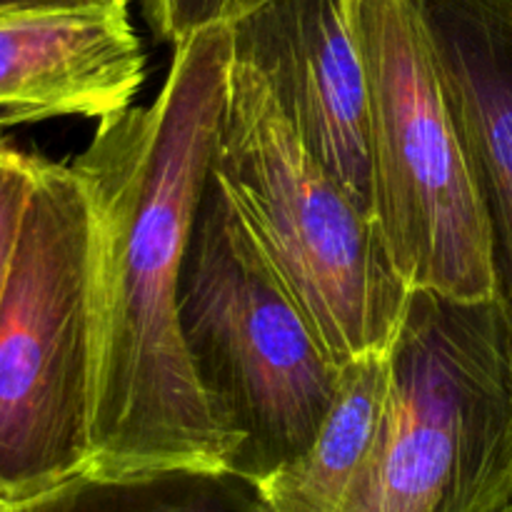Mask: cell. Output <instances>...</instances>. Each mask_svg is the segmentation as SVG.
Wrapping results in <instances>:
<instances>
[{
  "label": "cell",
  "instance_id": "cell-9",
  "mask_svg": "<svg viewBox=\"0 0 512 512\" xmlns=\"http://www.w3.org/2000/svg\"><path fill=\"white\" fill-rule=\"evenodd\" d=\"M145 55L128 8L0 15V128L130 108Z\"/></svg>",
  "mask_w": 512,
  "mask_h": 512
},
{
  "label": "cell",
  "instance_id": "cell-10",
  "mask_svg": "<svg viewBox=\"0 0 512 512\" xmlns=\"http://www.w3.org/2000/svg\"><path fill=\"white\" fill-rule=\"evenodd\" d=\"M390 388L388 353L340 365L328 415L300 458L258 483L273 512H340L373 453Z\"/></svg>",
  "mask_w": 512,
  "mask_h": 512
},
{
  "label": "cell",
  "instance_id": "cell-12",
  "mask_svg": "<svg viewBox=\"0 0 512 512\" xmlns=\"http://www.w3.org/2000/svg\"><path fill=\"white\" fill-rule=\"evenodd\" d=\"M30 185H33V158L10 148V153L0 160V295L8 278L10 255L18 238Z\"/></svg>",
  "mask_w": 512,
  "mask_h": 512
},
{
  "label": "cell",
  "instance_id": "cell-1",
  "mask_svg": "<svg viewBox=\"0 0 512 512\" xmlns=\"http://www.w3.org/2000/svg\"><path fill=\"white\" fill-rule=\"evenodd\" d=\"M158 98L98 120L70 163L93 220V465L103 475L228 470L180 330V273L210 178L230 70L223 23L195 30Z\"/></svg>",
  "mask_w": 512,
  "mask_h": 512
},
{
  "label": "cell",
  "instance_id": "cell-15",
  "mask_svg": "<svg viewBox=\"0 0 512 512\" xmlns=\"http://www.w3.org/2000/svg\"><path fill=\"white\" fill-rule=\"evenodd\" d=\"M8 153H10V148H8V145L3 143V140H0V160H3L5 155H8Z\"/></svg>",
  "mask_w": 512,
  "mask_h": 512
},
{
  "label": "cell",
  "instance_id": "cell-5",
  "mask_svg": "<svg viewBox=\"0 0 512 512\" xmlns=\"http://www.w3.org/2000/svg\"><path fill=\"white\" fill-rule=\"evenodd\" d=\"M93 220L70 165L33 158L0 295V500L93 465Z\"/></svg>",
  "mask_w": 512,
  "mask_h": 512
},
{
  "label": "cell",
  "instance_id": "cell-14",
  "mask_svg": "<svg viewBox=\"0 0 512 512\" xmlns=\"http://www.w3.org/2000/svg\"><path fill=\"white\" fill-rule=\"evenodd\" d=\"M130 0H0V15L75 13V10L128 8Z\"/></svg>",
  "mask_w": 512,
  "mask_h": 512
},
{
  "label": "cell",
  "instance_id": "cell-2",
  "mask_svg": "<svg viewBox=\"0 0 512 512\" xmlns=\"http://www.w3.org/2000/svg\"><path fill=\"white\" fill-rule=\"evenodd\" d=\"M210 173L328 353L340 365L388 353L413 290L375 220L310 153L265 80L233 58Z\"/></svg>",
  "mask_w": 512,
  "mask_h": 512
},
{
  "label": "cell",
  "instance_id": "cell-8",
  "mask_svg": "<svg viewBox=\"0 0 512 512\" xmlns=\"http://www.w3.org/2000/svg\"><path fill=\"white\" fill-rule=\"evenodd\" d=\"M468 150L512 345V0H415Z\"/></svg>",
  "mask_w": 512,
  "mask_h": 512
},
{
  "label": "cell",
  "instance_id": "cell-3",
  "mask_svg": "<svg viewBox=\"0 0 512 512\" xmlns=\"http://www.w3.org/2000/svg\"><path fill=\"white\" fill-rule=\"evenodd\" d=\"M388 358L383 423L340 512H503L512 345L495 298L413 290Z\"/></svg>",
  "mask_w": 512,
  "mask_h": 512
},
{
  "label": "cell",
  "instance_id": "cell-17",
  "mask_svg": "<svg viewBox=\"0 0 512 512\" xmlns=\"http://www.w3.org/2000/svg\"><path fill=\"white\" fill-rule=\"evenodd\" d=\"M3 505H5V503H3V500H0V510H3Z\"/></svg>",
  "mask_w": 512,
  "mask_h": 512
},
{
  "label": "cell",
  "instance_id": "cell-11",
  "mask_svg": "<svg viewBox=\"0 0 512 512\" xmlns=\"http://www.w3.org/2000/svg\"><path fill=\"white\" fill-rule=\"evenodd\" d=\"M0 512H273L258 485L228 470L75 475Z\"/></svg>",
  "mask_w": 512,
  "mask_h": 512
},
{
  "label": "cell",
  "instance_id": "cell-7",
  "mask_svg": "<svg viewBox=\"0 0 512 512\" xmlns=\"http://www.w3.org/2000/svg\"><path fill=\"white\" fill-rule=\"evenodd\" d=\"M230 58L253 68L310 153L373 218L368 85L345 0H225Z\"/></svg>",
  "mask_w": 512,
  "mask_h": 512
},
{
  "label": "cell",
  "instance_id": "cell-4",
  "mask_svg": "<svg viewBox=\"0 0 512 512\" xmlns=\"http://www.w3.org/2000/svg\"><path fill=\"white\" fill-rule=\"evenodd\" d=\"M178 310L195 378L235 448L230 473L263 483L313 443L340 363L263 263L213 173L185 250Z\"/></svg>",
  "mask_w": 512,
  "mask_h": 512
},
{
  "label": "cell",
  "instance_id": "cell-16",
  "mask_svg": "<svg viewBox=\"0 0 512 512\" xmlns=\"http://www.w3.org/2000/svg\"><path fill=\"white\" fill-rule=\"evenodd\" d=\"M503 512H512V503H510V505H508V508H505Z\"/></svg>",
  "mask_w": 512,
  "mask_h": 512
},
{
  "label": "cell",
  "instance_id": "cell-13",
  "mask_svg": "<svg viewBox=\"0 0 512 512\" xmlns=\"http://www.w3.org/2000/svg\"><path fill=\"white\" fill-rule=\"evenodd\" d=\"M225 0H143L145 20L155 38L165 43H183L195 30L218 23Z\"/></svg>",
  "mask_w": 512,
  "mask_h": 512
},
{
  "label": "cell",
  "instance_id": "cell-6",
  "mask_svg": "<svg viewBox=\"0 0 512 512\" xmlns=\"http://www.w3.org/2000/svg\"><path fill=\"white\" fill-rule=\"evenodd\" d=\"M365 68L373 220L410 290L495 295L468 150L415 0H345Z\"/></svg>",
  "mask_w": 512,
  "mask_h": 512
}]
</instances>
